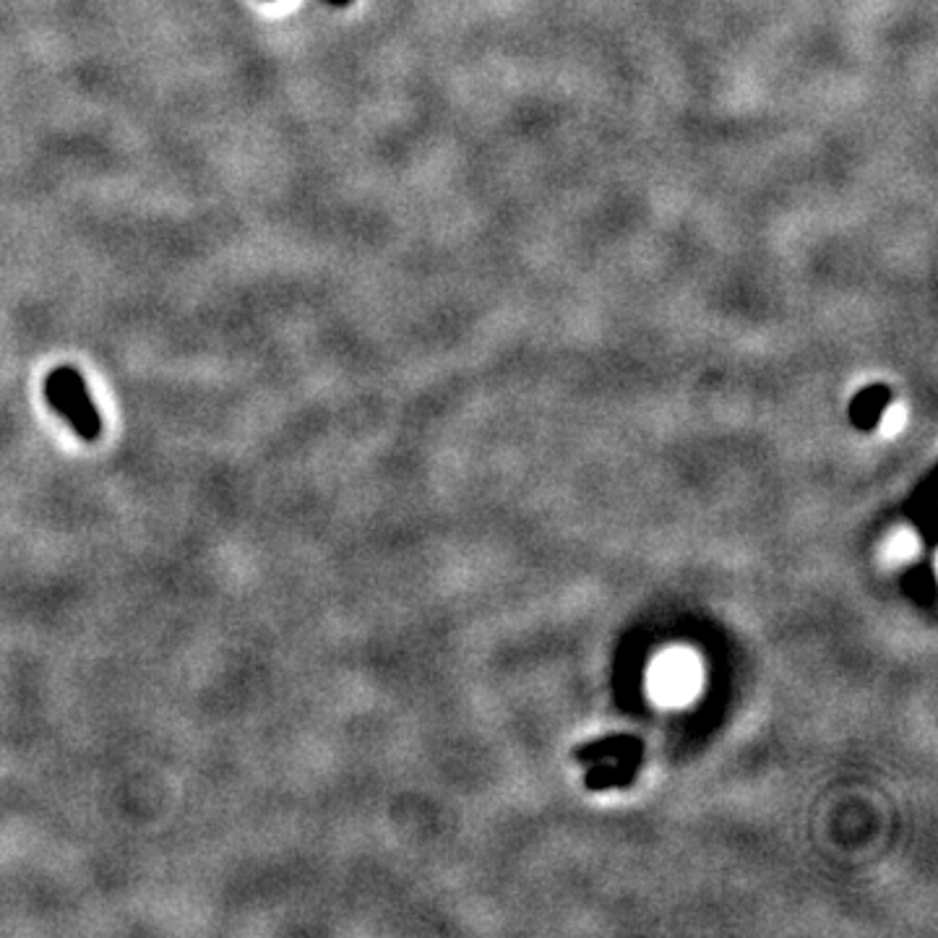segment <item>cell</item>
<instances>
[{
  "label": "cell",
  "instance_id": "cell-1",
  "mask_svg": "<svg viewBox=\"0 0 938 938\" xmlns=\"http://www.w3.org/2000/svg\"><path fill=\"white\" fill-rule=\"evenodd\" d=\"M45 399L83 441H97L102 436V417L97 409L87 381L74 365L53 368L45 378Z\"/></svg>",
  "mask_w": 938,
  "mask_h": 938
},
{
  "label": "cell",
  "instance_id": "cell-2",
  "mask_svg": "<svg viewBox=\"0 0 938 938\" xmlns=\"http://www.w3.org/2000/svg\"><path fill=\"white\" fill-rule=\"evenodd\" d=\"M649 697L659 707H683L697 699L701 688V663L688 649H667L652 663L646 678Z\"/></svg>",
  "mask_w": 938,
  "mask_h": 938
},
{
  "label": "cell",
  "instance_id": "cell-3",
  "mask_svg": "<svg viewBox=\"0 0 938 938\" xmlns=\"http://www.w3.org/2000/svg\"><path fill=\"white\" fill-rule=\"evenodd\" d=\"M889 402H892V392H889L886 386H881V384L866 386L863 392H858V396H855L852 405H850L852 422L858 428H866V430L873 428L875 422H879V417L884 415Z\"/></svg>",
  "mask_w": 938,
  "mask_h": 938
},
{
  "label": "cell",
  "instance_id": "cell-4",
  "mask_svg": "<svg viewBox=\"0 0 938 938\" xmlns=\"http://www.w3.org/2000/svg\"><path fill=\"white\" fill-rule=\"evenodd\" d=\"M917 551H920L917 534L909 532V530H900V532L889 534L884 547H881V558H884L886 566H900V563L913 561Z\"/></svg>",
  "mask_w": 938,
  "mask_h": 938
},
{
  "label": "cell",
  "instance_id": "cell-5",
  "mask_svg": "<svg viewBox=\"0 0 938 938\" xmlns=\"http://www.w3.org/2000/svg\"><path fill=\"white\" fill-rule=\"evenodd\" d=\"M326 5H331V9H350L352 0H324Z\"/></svg>",
  "mask_w": 938,
  "mask_h": 938
}]
</instances>
